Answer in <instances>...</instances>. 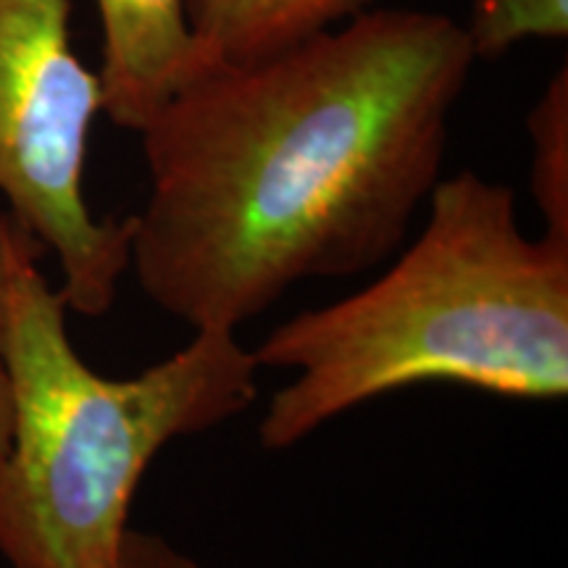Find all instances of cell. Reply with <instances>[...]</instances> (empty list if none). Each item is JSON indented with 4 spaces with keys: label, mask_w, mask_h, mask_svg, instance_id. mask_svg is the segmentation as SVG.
Masks as SVG:
<instances>
[{
    "label": "cell",
    "mask_w": 568,
    "mask_h": 568,
    "mask_svg": "<svg viewBox=\"0 0 568 568\" xmlns=\"http://www.w3.org/2000/svg\"><path fill=\"white\" fill-rule=\"evenodd\" d=\"M531 197L545 219V234L568 245V67L564 63L531 105Z\"/></svg>",
    "instance_id": "52a82bcc"
},
{
    "label": "cell",
    "mask_w": 568,
    "mask_h": 568,
    "mask_svg": "<svg viewBox=\"0 0 568 568\" xmlns=\"http://www.w3.org/2000/svg\"><path fill=\"white\" fill-rule=\"evenodd\" d=\"M426 203L422 232L379 280L253 347L261 368L293 374L261 416L266 450L435 382L510 400L566 397L568 245L529 237L514 190L471 169L439 180Z\"/></svg>",
    "instance_id": "7a4b0ae2"
},
{
    "label": "cell",
    "mask_w": 568,
    "mask_h": 568,
    "mask_svg": "<svg viewBox=\"0 0 568 568\" xmlns=\"http://www.w3.org/2000/svg\"><path fill=\"white\" fill-rule=\"evenodd\" d=\"M98 113L101 80L71 48L69 0H0V197L59 258V293L82 316H103L130 272V219L84 203Z\"/></svg>",
    "instance_id": "277c9868"
},
{
    "label": "cell",
    "mask_w": 568,
    "mask_h": 568,
    "mask_svg": "<svg viewBox=\"0 0 568 568\" xmlns=\"http://www.w3.org/2000/svg\"><path fill=\"white\" fill-rule=\"evenodd\" d=\"M116 568H201V564L176 550L166 537L130 529Z\"/></svg>",
    "instance_id": "30bf717a"
},
{
    "label": "cell",
    "mask_w": 568,
    "mask_h": 568,
    "mask_svg": "<svg viewBox=\"0 0 568 568\" xmlns=\"http://www.w3.org/2000/svg\"><path fill=\"white\" fill-rule=\"evenodd\" d=\"M42 253L24 232L9 272L13 424L0 464V556L11 568H116L155 456L251 408L261 366L237 332L195 329L138 376L95 374L71 345Z\"/></svg>",
    "instance_id": "3957f363"
},
{
    "label": "cell",
    "mask_w": 568,
    "mask_h": 568,
    "mask_svg": "<svg viewBox=\"0 0 568 568\" xmlns=\"http://www.w3.org/2000/svg\"><path fill=\"white\" fill-rule=\"evenodd\" d=\"M460 27L477 61L497 59L531 38L566 40L568 0H468Z\"/></svg>",
    "instance_id": "ba28073f"
},
{
    "label": "cell",
    "mask_w": 568,
    "mask_h": 568,
    "mask_svg": "<svg viewBox=\"0 0 568 568\" xmlns=\"http://www.w3.org/2000/svg\"><path fill=\"white\" fill-rule=\"evenodd\" d=\"M474 63L460 21L379 9L203 69L138 132L140 287L193 332H240L295 284L382 264L439 182Z\"/></svg>",
    "instance_id": "6da1fadb"
},
{
    "label": "cell",
    "mask_w": 568,
    "mask_h": 568,
    "mask_svg": "<svg viewBox=\"0 0 568 568\" xmlns=\"http://www.w3.org/2000/svg\"><path fill=\"white\" fill-rule=\"evenodd\" d=\"M103 27V113L140 132L205 69L187 0H95Z\"/></svg>",
    "instance_id": "5b68a950"
},
{
    "label": "cell",
    "mask_w": 568,
    "mask_h": 568,
    "mask_svg": "<svg viewBox=\"0 0 568 568\" xmlns=\"http://www.w3.org/2000/svg\"><path fill=\"white\" fill-rule=\"evenodd\" d=\"M21 234H24V230L13 222L9 213L0 211V464H3L6 453H9L11 424H13L9 355H6V308H9L11 258H13V251H17Z\"/></svg>",
    "instance_id": "9c48e42d"
},
{
    "label": "cell",
    "mask_w": 568,
    "mask_h": 568,
    "mask_svg": "<svg viewBox=\"0 0 568 568\" xmlns=\"http://www.w3.org/2000/svg\"><path fill=\"white\" fill-rule=\"evenodd\" d=\"M372 0H187L205 69L266 55L329 30Z\"/></svg>",
    "instance_id": "8992f818"
}]
</instances>
